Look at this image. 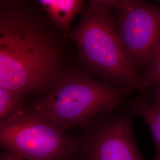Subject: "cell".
<instances>
[{
    "label": "cell",
    "instance_id": "6da1fadb",
    "mask_svg": "<svg viewBox=\"0 0 160 160\" xmlns=\"http://www.w3.org/2000/svg\"><path fill=\"white\" fill-rule=\"evenodd\" d=\"M37 7L22 1L0 3V87L25 97L51 91L67 68L56 28Z\"/></svg>",
    "mask_w": 160,
    "mask_h": 160
},
{
    "label": "cell",
    "instance_id": "7a4b0ae2",
    "mask_svg": "<svg viewBox=\"0 0 160 160\" xmlns=\"http://www.w3.org/2000/svg\"><path fill=\"white\" fill-rule=\"evenodd\" d=\"M106 1H90L82 11L80 22L69 33L78 56L89 71L116 87L144 88L126 57Z\"/></svg>",
    "mask_w": 160,
    "mask_h": 160
},
{
    "label": "cell",
    "instance_id": "3957f363",
    "mask_svg": "<svg viewBox=\"0 0 160 160\" xmlns=\"http://www.w3.org/2000/svg\"><path fill=\"white\" fill-rule=\"evenodd\" d=\"M130 92L67 67L51 90L36 97L28 108L65 131L115 109Z\"/></svg>",
    "mask_w": 160,
    "mask_h": 160
},
{
    "label": "cell",
    "instance_id": "277c9868",
    "mask_svg": "<svg viewBox=\"0 0 160 160\" xmlns=\"http://www.w3.org/2000/svg\"><path fill=\"white\" fill-rule=\"evenodd\" d=\"M0 142L22 160H60L72 142L65 131L28 108L0 122Z\"/></svg>",
    "mask_w": 160,
    "mask_h": 160
},
{
    "label": "cell",
    "instance_id": "5b68a950",
    "mask_svg": "<svg viewBox=\"0 0 160 160\" xmlns=\"http://www.w3.org/2000/svg\"><path fill=\"white\" fill-rule=\"evenodd\" d=\"M117 12L116 28L136 71L148 68L160 50V7L138 1H106Z\"/></svg>",
    "mask_w": 160,
    "mask_h": 160
},
{
    "label": "cell",
    "instance_id": "8992f818",
    "mask_svg": "<svg viewBox=\"0 0 160 160\" xmlns=\"http://www.w3.org/2000/svg\"><path fill=\"white\" fill-rule=\"evenodd\" d=\"M89 155L90 160H144L126 118L109 121L96 129L90 143Z\"/></svg>",
    "mask_w": 160,
    "mask_h": 160
},
{
    "label": "cell",
    "instance_id": "52a82bcc",
    "mask_svg": "<svg viewBox=\"0 0 160 160\" xmlns=\"http://www.w3.org/2000/svg\"><path fill=\"white\" fill-rule=\"evenodd\" d=\"M55 27L62 34H68L75 16L84 9L81 0H39L38 2Z\"/></svg>",
    "mask_w": 160,
    "mask_h": 160
},
{
    "label": "cell",
    "instance_id": "ba28073f",
    "mask_svg": "<svg viewBox=\"0 0 160 160\" xmlns=\"http://www.w3.org/2000/svg\"><path fill=\"white\" fill-rule=\"evenodd\" d=\"M134 110L148 125L155 143L154 160H160V107L154 104L139 102L134 106Z\"/></svg>",
    "mask_w": 160,
    "mask_h": 160
},
{
    "label": "cell",
    "instance_id": "9c48e42d",
    "mask_svg": "<svg viewBox=\"0 0 160 160\" xmlns=\"http://www.w3.org/2000/svg\"><path fill=\"white\" fill-rule=\"evenodd\" d=\"M24 97L18 92L0 87V122L25 108Z\"/></svg>",
    "mask_w": 160,
    "mask_h": 160
},
{
    "label": "cell",
    "instance_id": "30bf717a",
    "mask_svg": "<svg viewBox=\"0 0 160 160\" xmlns=\"http://www.w3.org/2000/svg\"><path fill=\"white\" fill-rule=\"evenodd\" d=\"M141 78L144 88L154 87L160 82V50Z\"/></svg>",
    "mask_w": 160,
    "mask_h": 160
},
{
    "label": "cell",
    "instance_id": "8fae6325",
    "mask_svg": "<svg viewBox=\"0 0 160 160\" xmlns=\"http://www.w3.org/2000/svg\"><path fill=\"white\" fill-rule=\"evenodd\" d=\"M154 103V104L160 107V82L155 86Z\"/></svg>",
    "mask_w": 160,
    "mask_h": 160
},
{
    "label": "cell",
    "instance_id": "7c38bea8",
    "mask_svg": "<svg viewBox=\"0 0 160 160\" xmlns=\"http://www.w3.org/2000/svg\"><path fill=\"white\" fill-rule=\"evenodd\" d=\"M0 160H22V159L15 155L7 152L1 156Z\"/></svg>",
    "mask_w": 160,
    "mask_h": 160
}]
</instances>
